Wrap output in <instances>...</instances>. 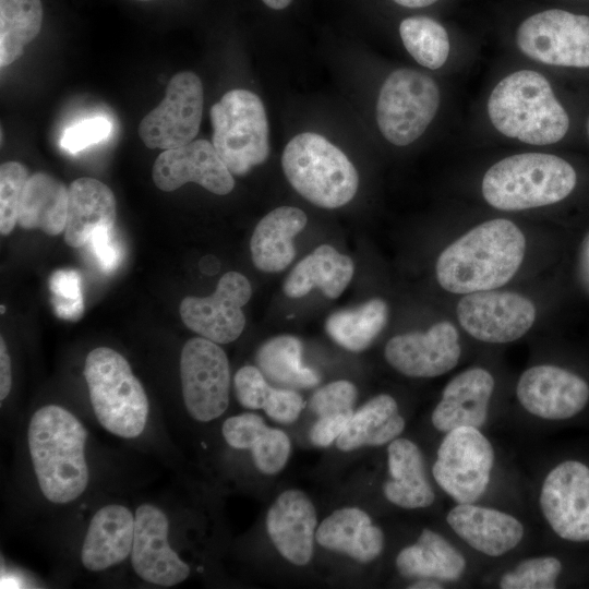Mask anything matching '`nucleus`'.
Returning <instances> with one entry per match:
<instances>
[{
	"instance_id": "4468645a",
	"label": "nucleus",
	"mask_w": 589,
	"mask_h": 589,
	"mask_svg": "<svg viewBox=\"0 0 589 589\" xmlns=\"http://www.w3.org/2000/svg\"><path fill=\"white\" fill-rule=\"evenodd\" d=\"M252 288L248 278L238 272L224 274L214 293L208 297H185L180 316L188 328L217 344H229L243 332Z\"/></svg>"
},
{
	"instance_id": "37998d69",
	"label": "nucleus",
	"mask_w": 589,
	"mask_h": 589,
	"mask_svg": "<svg viewBox=\"0 0 589 589\" xmlns=\"http://www.w3.org/2000/svg\"><path fill=\"white\" fill-rule=\"evenodd\" d=\"M266 428L262 417L245 412L226 419L221 432L225 441L231 447L250 449Z\"/></svg>"
},
{
	"instance_id": "ea45409f",
	"label": "nucleus",
	"mask_w": 589,
	"mask_h": 589,
	"mask_svg": "<svg viewBox=\"0 0 589 589\" xmlns=\"http://www.w3.org/2000/svg\"><path fill=\"white\" fill-rule=\"evenodd\" d=\"M357 388L349 381H335L317 389L309 400V408L318 417L352 414Z\"/></svg>"
},
{
	"instance_id": "ddd939ff",
	"label": "nucleus",
	"mask_w": 589,
	"mask_h": 589,
	"mask_svg": "<svg viewBox=\"0 0 589 589\" xmlns=\"http://www.w3.org/2000/svg\"><path fill=\"white\" fill-rule=\"evenodd\" d=\"M456 312L469 335L492 344L517 340L536 320V308L527 297L493 289L467 293L459 300Z\"/></svg>"
},
{
	"instance_id": "603ef678",
	"label": "nucleus",
	"mask_w": 589,
	"mask_h": 589,
	"mask_svg": "<svg viewBox=\"0 0 589 589\" xmlns=\"http://www.w3.org/2000/svg\"><path fill=\"white\" fill-rule=\"evenodd\" d=\"M5 311V308L3 305H1V313L3 314Z\"/></svg>"
},
{
	"instance_id": "0eeeda50",
	"label": "nucleus",
	"mask_w": 589,
	"mask_h": 589,
	"mask_svg": "<svg viewBox=\"0 0 589 589\" xmlns=\"http://www.w3.org/2000/svg\"><path fill=\"white\" fill-rule=\"evenodd\" d=\"M212 143L235 176H244L269 155L268 121L261 98L231 89L211 108Z\"/></svg>"
},
{
	"instance_id": "6ab92c4d",
	"label": "nucleus",
	"mask_w": 589,
	"mask_h": 589,
	"mask_svg": "<svg viewBox=\"0 0 589 589\" xmlns=\"http://www.w3.org/2000/svg\"><path fill=\"white\" fill-rule=\"evenodd\" d=\"M152 176L156 187L165 192L195 182L214 194L226 195L235 187L232 173L206 140L165 149L156 158Z\"/></svg>"
},
{
	"instance_id": "c756f323",
	"label": "nucleus",
	"mask_w": 589,
	"mask_h": 589,
	"mask_svg": "<svg viewBox=\"0 0 589 589\" xmlns=\"http://www.w3.org/2000/svg\"><path fill=\"white\" fill-rule=\"evenodd\" d=\"M396 566L406 577L455 581L462 576L466 560L441 534L423 529L416 543L399 552Z\"/></svg>"
},
{
	"instance_id": "a211bd4d",
	"label": "nucleus",
	"mask_w": 589,
	"mask_h": 589,
	"mask_svg": "<svg viewBox=\"0 0 589 589\" xmlns=\"http://www.w3.org/2000/svg\"><path fill=\"white\" fill-rule=\"evenodd\" d=\"M516 394L520 405L531 414L564 420L578 414L587 406L589 385L568 370L542 364L531 366L520 375Z\"/></svg>"
},
{
	"instance_id": "aec40b11",
	"label": "nucleus",
	"mask_w": 589,
	"mask_h": 589,
	"mask_svg": "<svg viewBox=\"0 0 589 589\" xmlns=\"http://www.w3.org/2000/svg\"><path fill=\"white\" fill-rule=\"evenodd\" d=\"M316 512L299 490L284 491L268 509L266 529L274 545L290 563L306 565L313 554Z\"/></svg>"
},
{
	"instance_id": "2eb2a0df",
	"label": "nucleus",
	"mask_w": 589,
	"mask_h": 589,
	"mask_svg": "<svg viewBox=\"0 0 589 589\" xmlns=\"http://www.w3.org/2000/svg\"><path fill=\"white\" fill-rule=\"evenodd\" d=\"M540 507L552 530L562 539L589 541V467L578 460L555 466L545 477Z\"/></svg>"
},
{
	"instance_id": "bb28decb",
	"label": "nucleus",
	"mask_w": 589,
	"mask_h": 589,
	"mask_svg": "<svg viewBox=\"0 0 589 589\" xmlns=\"http://www.w3.org/2000/svg\"><path fill=\"white\" fill-rule=\"evenodd\" d=\"M389 479L383 485L386 498L402 508L430 506L435 498L420 448L410 440L395 438L387 447Z\"/></svg>"
},
{
	"instance_id": "423d86ee",
	"label": "nucleus",
	"mask_w": 589,
	"mask_h": 589,
	"mask_svg": "<svg viewBox=\"0 0 589 589\" xmlns=\"http://www.w3.org/2000/svg\"><path fill=\"white\" fill-rule=\"evenodd\" d=\"M84 377L100 425L123 438L145 429L149 404L144 387L127 359L108 347H97L85 359Z\"/></svg>"
},
{
	"instance_id": "c85d7f7f",
	"label": "nucleus",
	"mask_w": 589,
	"mask_h": 589,
	"mask_svg": "<svg viewBox=\"0 0 589 589\" xmlns=\"http://www.w3.org/2000/svg\"><path fill=\"white\" fill-rule=\"evenodd\" d=\"M69 188L45 172L28 177L21 197L17 224L24 229H40L49 236L64 231Z\"/></svg>"
},
{
	"instance_id": "4c0bfd02",
	"label": "nucleus",
	"mask_w": 589,
	"mask_h": 589,
	"mask_svg": "<svg viewBox=\"0 0 589 589\" xmlns=\"http://www.w3.org/2000/svg\"><path fill=\"white\" fill-rule=\"evenodd\" d=\"M250 449L256 468L265 474H275L286 466L291 445L284 431L267 426Z\"/></svg>"
},
{
	"instance_id": "b1692460",
	"label": "nucleus",
	"mask_w": 589,
	"mask_h": 589,
	"mask_svg": "<svg viewBox=\"0 0 589 589\" xmlns=\"http://www.w3.org/2000/svg\"><path fill=\"white\" fill-rule=\"evenodd\" d=\"M306 223L305 213L293 206H280L265 215L250 241L255 267L265 273H277L288 267L296 256L293 239Z\"/></svg>"
},
{
	"instance_id": "6e6552de",
	"label": "nucleus",
	"mask_w": 589,
	"mask_h": 589,
	"mask_svg": "<svg viewBox=\"0 0 589 589\" xmlns=\"http://www.w3.org/2000/svg\"><path fill=\"white\" fill-rule=\"evenodd\" d=\"M438 106L440 91L431 76L408 68L395 70L378 94V129L392 144L408 145L426 130Z\"/></svg>"
},
{
	"instance_id": "393cba45",
	"label": "nucleus",
	"mask_w": 589,
	"mask_h": 589,
	"mask_svg": "<svg viewBox=\"0 0 589 589\" xmlns=\"http://www.w3.org/2000/svg\"><path fill=\"white\" fill-rule=\"evenodd\" d=\"M112 191L101 181L83 177L69 187L64 240L79 248L89 241L98 228H113L117 211Z\"/></svg>"
},
{
	"instance_id": "a18cd8bd",
	"label": "nucleus",
	"mask_w": 589,
	"mask_h": 589,
	"mask_svg": "<svg viewBox=\"0 0 589 589\" xmlns=\"http://www.w3.org/2000/svg\"><path fill=\"white\" fill-rule=\"evenodd\" d=\"M352 414L320 417L310 431V440L315 446H329L344 432Z\"/></svg>"
},
{
	"instance_id": "c9c22d12",
	"label": "nucleus",
	"mask_w": 589,
	"mask_h": 589,
	"mask_svg": "<svg viewBox=\"0 0 589 589\" xmlns=\"http://www.w3.org/2000/svg\"><path fill=\"white\" fill-rule=\"evenodd\" d=\"M562 572V563L554 556H541L520 562L503 575L502 589H553Z\"/></svg>"
},
{
	"instance_id": "79ce46f5",
	"label": "nucleus",
	"mask_w": 589,
	"mask_h": 589,
	"mask_svg": "<svg viewBox=\"0 0 589 589\" xmlns=\"http://www.w3.org/2000/svg\"><path fill=\"white\" fill-rule=\"evenodd\" d=\"M110 131L111 123L107 118H88L68 128L60 140V145L67 152L75 154L107 139Z\"/></svg>"
},
{
	"instance_id": "4be33fe9",
	"label": "nucleus",
	"mask_w": 589,
	"mask_h": 589,
	"mask_svg": "<svg viewBox=\"0 0 589 589\" xmlns=\"http://www.w3.org/2000/svg\"><path fill=\"white\" fill-rule=\"evenodd\" d=\"M446 521L467 544L489 556L509 552L524 537V526L514 516L473 503L453 507Z\"/></svg>"
},
{
	"instance_id": "f704fd0d",
	"label": "nucleus",
	"mask_w": 589,
	"mask_h": 589,
	"mask_svg": "<svg viewBox=\"0 0 589 589\" xmlns=\"http://www.w3.org/2000/svg\"><path fill=\"white\" fill-rule=\"evenodd\" d=\"M399 35L411 57L421 65L436 70L449 55V37L442 24L424 16H410L400 22Z\"/></svg>"
},
{
	"instance_id": "58836bf2",
	"label": "nucleus",
	"mask_w": 589,
	"mask_h": 589,
	"mask_svg": "<svg viewBox=\"0 0 589 589\" xmlns=\"http://www.w3.org/2000/svg\"><path fill=\"white\" fill-rule=\"evenodd\" d=\"M49 288L55 296L56 313L68 320L77 318L83 312L81 278L75 271H56L49 279Z\"/></svg>"
},
{
	"instance_id": "f3484780",
	"label": "nucleus",
	"mask_w": 589,
	"mask_h": 589,
	"mask_svg": "<svg viewBox=\"0 0 589 589\" xmlns=\"http://www.w3.org/2000/svg\"><path fill=\"white\" fill-rule=\"evenodd\" d=\"M461 353L455 326L442 321L425 333L396 335L385 346L386 361L410 377H435L456 366Z\"/></svg>"
},
{
	"instance_id": "412c9836",
	"label": "nucleus",
	"mask_w": 589,
	"mask_h": 589,
	"mask_svg": "<svg viewBox=\"0 0 589 589\" xmlns=\"http://www.w3.org/2000/svg\"><path fill=\"white\" fill-rule=\"evenodd\" d=\"M494 378L482 368L468 369L453 377L432 412V423L440 432L460 426L481 428L488 418Z\"/></svg>"
},
{
	"instance_id": "a878e982",
	"label": "nucleus",
	"mask_w": 589,
	"mask_h": 589,
	"mask_svg": "<svg viewBox=\"0 0 589 589\" xmlns=\"http://www.w3.org/2000/svg\"><path fill=\"white\" fill-rule=\"evenodd\" d=\"M322 546L345 553L368 563L376 558L384 546V534L369 515L357 507H344L326 517L315 532Z\"/></svg>"
},
{
	"instance_id": "39448f33",
	"label": "nucleus",
	"mask_w": 589,
	"mask_h": 589,
	"mask_svg": "<svg viewBox=\"0 0 589 589\" xmlns=\"http://www.w3.org/2000/svg\"><path fill=\"white\" fill-rule=\"evenodd\" d=\"M281 166L291 187L318 207H341L357 193V169L342 151L320 134L293 136L284 149Z\"/></svg>"
},
{
	"instance_id": "f257e3e1",
	"label": "nucleus",
	"mask_w": 589,
	"mask_h": 589,
	"mask_svg": "<svg viewBox=\"0 0 589 589\" xmlns=\"http://www.w3.org/2000/svg\"><path fill=\"white\" fill-rule=\"evenodd\" d=\"M525 249V236L513 221L482 223L442 251L435 267L437 281L453 293L495 289L517 273Z\"/></svg>"
},
{
	"instance_id": "f8f14e48",
	"label": "nucleus",
	"mask_w": 589,
	"mask_h": 589,
	"mask_svg": "<svg viewBox=\"0 0 589 589\" xmlns=\"http://www.w3.org/2000/svg\"><path fill=\"white\" fill-rule=\"evenodd\" d=\"M204 91L191 71L175 74L164 99L140 122L137 133L148 148L170 149L194 140L202 121Z\"/></svg>"
},
{
	"instance_id": "9b49d317",
	"label": "nucleus",
	"mask_w": 589,
	"mask_h": 589,
	"mask_svg": "<svg viewBox=\"0 0 589 589\" xmlns=\"http://www.w3.org/2000/svg\"><path fill=\"white\" fill-rule=\"evenodd\" d=\"M180 378L184 406L201 422L220 417L230 393V368L225 351L209 339H189L180 356Z\"/></svg>"
},
{
	"instance_id": "c03bdc74",
	"label": "nucleus",
	"mask_w": 589,
	"mask_h": 589,
	"mask_svg": "<svg viewBox=\"0 0 589 589\" xmlns=\"http://www.w3.org/2000/svg\"><path fill=\"white\" fill-rule=\"evenodd\" d=\"M304 408L302 396L290 388L272 387L263 410L273 420L288 424L296 421Z\"/></svg>"
},
{
	"instance_id": "473e14b6",
	"label": "nucleus",
	"mask_w": 589,
	"mask_h": 589,
	"mask_svg": "<svg viewBox=\"0 0 589 589\" xmlns=\"http://www.w3.org/2000/svg\"><path fill=\"white\" fill-rule=\"evenodd\" d=\"M388 306L380 298L356 308L332 313L325 323L328 336L342 348L359 352L366 349L387 323Z\"/></svg>"
},
{
	"instance_id": "cd10ccee",
	"label": "nucleus",
	"mask_w": 589,
	"mask_h": 589,
	"mask_svg": "<svg viewBox=\"0 0 589 589\" xmlns=\"http://www.w3.org/2000/svg\"><path fill=\"white\" fill-rule=\"evenodd\" d=\"M353 272L354 265L349 256L329 244H321L297 263L283 289L289 298H301L318 288L325 297L336 299L347 288Z\"/></svg>"
},
{
	"instance_id": "8fccbe9b",
	"label": "nucleus",
	"mask_w": 589,
	"mask_h": 589,
	"mask_svg": "<svg viewBox=\"0 0 589 589\" xmlns=\"http://www.w3.org/2000/svg\"><path fill=\"white\" fill-rule=\"evenodd\" d=\"M409 588L411 589H437V588H442V586L433 580V579H430V578H422L421 580L412 584L411 586H409Z\"/></svg>"
},
{
	"instance_id": "9d476101",
	"label": "nucleus",
	"mask_w": 589,
	"mask_h": 589,
	"mask_svg": "<svg viewBox=\"0 0 589 589\" xmlns=\"http://www.w3.org/2000/svg\"><path fill=\"white\" fill-rule=\"evenodd\" d=\"M516 44L538 62L589 68V16L560 9L538 12L520 23Z\"/></svg>"
},
{
	"instance_id": "a19ab883",
	"label": "nucleus",
	"mask_w": 589,
	"mask_h": 589,
	"mask_svg": "<svg viewBox=\"0 0 589 589\" xmlns=\"http://www.w3.org/2000/svg\"><path fill=\"white\" fill-rule=\"evenodd\" d=\"M233 386L238 401L248 409H263L272 389L259 368L244 365L237 371Z\"/></svg>"
},
{
	"instance_id": "de8ad7c7",
	"label": "nucleus",
	"mask_w": 589,
	"mask_h": 589,
	"mask_svg": "<svg viewBox=\"0 0 589 589\" xmlns=\"http://www.w3.org/2000/svg\"><path fill=\"white\" fill-rule=\"evenodd\" d=\"M12 387L11 359L3 337L0 338V400L3 401Z\"/></svg>"
},
{
	"instance_id": "864d4df0",
	"label": "nucleus",
	"mask_w": 589,
	"mask_h": 589,
	"mask_svg": "<svg viewBox=\"0 0 589 589\" xmlns=\"http://www.w3.org/2000/svg\"><path fill=\"white\" fill-rule=\"evenodd\" d=\"M137 1H151V0H137Z\"/></svg>"
},
{
	"instance_id": "f03ea898",
	"label": "nucleus",
	"mask_w": 589,
	"mask_h": 589,
	"mask_svg": "<svg viewBox=\"0 0 589 589\" xmlns=\"http://www.w3.org/2000/svg\"><path fill=\"white\" fill-rule=\"evenodd\" d=\"M87 436L82 422L57 405L44 406L31 418L27 442L32 465L43 495L51 503L68 504L86 490Z\"/></svg>"
},
{
	"instance_id": "09e8293b",
	"label": "nucleus",
	"mask_w": 589,
	"mask_h": 589,
	"mask_svg": "<svg viewBox=\"0 0 589 589\" xmlns=\"http://www.w3.org/2000/svg\"><path fill=\"white\" fill-rule=\"evenodd\" d=\"M393 1L405 8L417 9V8H424V7L431 5L438 0H393Z\"/></svg>"
},
{
	"instance_id": "49530a36",
	"label": "nucleus",
	"mask_w": 589,
	"mask_h": 589,
	"mask_svg": "<svg viewBox=\"0 0 589 589\" xmlns=\"http://www.w3.org/2000/svg\"><path fill=\"white\" fill-rule=\"evenodd\" d=\"M91 248L96 255L100 266L106 271L113 269L120 260V253L112 240V229L98 228L91 239Z\"/></svg>"
},
{
	"instance_id": "3c124183",
	"label": "nucleus",
	"mask_w": 589,
	"mask_h": 589,
	"mask_svg": "<svg viewBox=\"0 0 589 589\" xmlns=\"http://www.w3.org/2000/svg\"><path fill=\"white\" fill-rule=\"evenodd\" d=\"M264 4L273 10L286 9L292 0H262Z\"/></svg>"
},
{
	"instance_id": "72a5a7b5",
	"label": "nucleus",
	"mask_w": 589,
	"mask_h": 589,
	"mask_svg": "<svg viewBox=\"0 0 589 589\" xmlns=\"http://www.w3.org/2000/svg\"><path fill=\"white\" fill-rule=\"evenodd\" d=\"M43 22L40 0H0V67L17 60L24 46L39 33Z\"/></svg>"
},
{
	"instance_id": "5701e85b",
	"label": "nucleus",
	"mask_w": 589,
	"mask_h": 589,
	"mask_svg": "<svg viewBox=\"0 0 589 589\" xmlns=\"http://www.w3.org/2000/svg\"><path fill=\"white\" fill-rule=\"evenodd\" d=\"M135 517L129 508L110 504L93 516L81 550V562L91 572L105 570L124 561L132 551Z\"/></svg>"
},
{
	"instance_id": "1a4fd4ad",
	"label": "nucleus",
	"mask_w": 589,
	"mask_h": 589,
	"mask_svg": "<svg viewBox=\"0 0 589 589\" xmlns=\"http://www.w3.org/2000/svg\"><path fill=\"white\" fill-rule=\"evenodd\" d=\"M494 464L489 440L472 426L446 432L437 449L432 473L456 503H474L484 493Z\"/></svg>"
},
{
	"instance_id": "dca6fc26",
	"label": "nucleus",
	"mask_w": 589,
	"mask_h": 589,
	"mask_svg": "<svg viewBox=\"0 0 589 589\" xmlns=\"http://www.w3.org/2000/svg\"><path fill=\"white\" fill-rule=\"evenodd\" d=\"M131 563L144 581L171 587L184 581L190 567L170 548L169 520L157 506L142 504L135 512Z\"/></svg>"
},
{
	"instance_id": "20e7f679",
	"label": "nucleus",
	"mask_w": 589,
	"mask_h": 589,
	"mask_svg": "<svg viewBox=\"0 0 589 589\" xmlns=\"http://www.w3.org/2000/svg\"><path fill=\"white\" fill-rule=\"evenodd\" d=\"M577 175L565 159L543 153L508 156L485 172L484 200L501 211H522L551 205L574 190Z\"/></svg>"
},
{
	"instance_id": "7ed1b4c3",
	"label": "nucleus",
	"mask_w": 589,
	"mask_h": 589,
	"mask_svg": "<svg viewBox=\"0 0 589 589\" xmlns=\"http://www.w3.org/2000/svg\"><path fill=\"white\" fill-rule=\"evenodd\" d=\"M488 115L500 133L532 145L557 143L569 128L568 115L550 82L531 70L510 73L496 84Z\"/></svg>"
},
{
	"instance_id": "e433bc0d",
	"label": "nucleus",
	"mask_w": 589,
	"mask_h": 589,
	"mask_svg": "<svg viewBox=\"0 0 589 589\" xmlns=\"http://www.w3.org/2000/svg\"><path fill=\"white\" fill-rule=\"evenodd\" d=\"M27 169L17 161H7L0 167V231L9 235L17 223L19 207L25 183Z\"/></svg>"
},
{
	"instance_id": "7c9ffc66",
	"label": "nucleus",
	"mask_w": 589,
	"mask_h": 589,
	"mask_svg": "<svg viewBox=\"0 0 589 589\" xmlns=\"http://www.w3.org/2000/svg\"><path fill=\"white\" fill-rule=\"evenodd\" d=\"M405 428L396 400L381 394L352 413L344 432L337 438V447L349 452L362 446H378L395 440Z\"/></svg>"
},
{
	"instance_id": "2f4dec72",
	"label": "nucleus",
	"mask_w": 589,
	"mask_h": 589,
	"mask_svg": "<svg viewBox=\"0 0 589 589\" xmlns=\"http://www.w3.org/2000/svg\"><path fill=\"white\" fill-rule=\"evenodd\" d=\"M303 346L292 335H280L266 340L256 352V364L271 382L290 388L314 387L320 375L302 362Z\"/></svg>"
}]
</instances>
